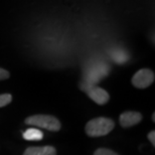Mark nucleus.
Masks as SVG:
<instances>
[{
  "mask_svg": "<svg viewBox=\"0 0 155 155\" xmlns=\"http://www.w3.org/2000/svg\"><path fill=\"white\" fill-rule=\"evenodd\" d=\"M152 121L153 122H155V114L153 113V115H152Z\"/></svg>",
  "mask_w": 155,
  "mask_h": 155,
  "instance_id": "12",
  "label": "nucleus"
},
{
  "mask_svg": "<svg viewBox=\"0 0 155 155\" xmlns=\"http://www.w3.org/2000/svg\"><path fill=\"white\" fill-rule=\"evenodd\" d=\"M84 90L86 91L87 95L95 103H97L99 105L106 104L110 99V96L107 93V91H105L104 89H102L96 85H93V84H87L86 88H84Z\"/></svg>",
  "mask_w": 155,
  "mask_h": 155,
  "instance_id": "4",
  "label": "nucleus"
},
{
  "mask_svg": "<svg viewBox=\"0 0 155 155\" xmlns=\"http://www.w3.org/2000/svg\"><path fill=\"white\" fill-rule=\"evenodd\" d=\"M8 78H9V73L6 70L0 68V81L6 80V79H8Z\"/></svg>",
  "mask_w": 155,
  "mask_h": 155,
  "instance_id": "10",
  "label": "nucleus"
},
{
  "mask_svg": "<svg viewBox=\"0 0 155 155\" xmlns=\"http://www.w3.org/2000/svg\"><path fill=\"white\" fill-rule=\"evenodd\" d=\"M154 73L149 69H141L132 78V85L135 88L145 89L154 82Z\"/></svg>",
  "mask_w": 155,
  "mask_h": 155,
  "instance_id": "3",
  "label": "nucleus"
},
{
  "mask_svg": "<svg viewBox=\"0 0 155 155\" xmlns=\"http://www.w3.org/2000/svg\"><path fill=\"white\" fill-rule=\"evenodd\" d=\"M115 123L109 118L98 117L89 121L86 125L85 131L87 135L91 137H100V136L107 135L113 130Z\"/></svg>",
  "mask_w": 155,
  "mask_h": 155,
  "instance_id": "1",
  "label": "nucleus"
},
{
  "mask_svg": "<svg viewBox=\"0 0 155 155\" xmlns=\"http://www.w3.org/2000/svg\"><path fill=\"white\" fill-rule=\"evenodd\" d=\"M12 101V96L10 94H2L0 95V108L5 107Z\"/></svg>",
  "mask_w": 155,
  "mask_h": 155,
  "instance_id": "8",
  "label": "nucleus"
},
{
  "mask_svg": "<svg viewBox=\"0 0 155 155\" xmlns=\"http://www.w3.org/2000/svg\"><path fill=\"white\" fill-rule=\"evenodd\" d=\"M23 155H57V151L51 146L43 147H28Z\"/></svg>",
  "mask_w": 155,
  "mask_h": 155,
  "instance_id": "6",
  "label": "nucleus"
},
{
  "mask_svg": "<svg viewBox=\"0 0 155 155\" xmlns=\"http://www.w3.org/2000/svg\"><path fill=\"white\" fill-rule=\"evenodd\" d=\"M42 137H43V133L38 129L30 128L23 133V138L25 140H29V141L41 140Z\"/></svg>",
  "mask_w": 155,
  "mask_h": 155,
  "instance_id": "7",
  "label": "nucleus"
},
{
  "mask_svg": "<svg viewBox=\"0 0 155 155\" xmlns=\"http://www.w3.org/2000/svg\"><path fill=\"white\" fill-rule=\"evenodd\" d=\"M148 139L151 142V144L155 146V131H151L148 133Z\"/></svg>",
  "mask_w": 155,
  "mask_h": 155,
  "instance_id": "11",
  "label": "nucleus"
},
{
  "mask_svg": "<svg viewBox=\"0 0 155 155\" xmlns=\"http://www.w3.org/2000/svg\"><path fill=\"white\" fill-rule=\"evenodd\" d=\"M94 155H118L116 152H114L111 149H107V148H99L95 151Z\"/></svg>",
  "mask_w": 155,
  "mask_h": 155,
  "instance_id": "9",
  "label": "nucleus"
},
{
  "mask_svg": "<svg viewBox=\"0 0 155 155\" xmlns=\"http://www.w3.org/2000/svg\"><path fill=\"white\" fill-rule=\"evenodd\" d=\"M27 125H33L48 131H58L61 129V122L57 118L49 115H33L25 119Z\"/></svg>",
  "mask_w": 155,
  "mask_h": 155,
  "instance_id": "2",
  "label": "nucleus"
},
{
  "mask_svg": "<svg viewBox=\"0 0 155 155\" xmlns=\"http://www.w3.org/2000/svg\"><path fill=\"white\" fill-rule=\"evenodd\" d=\"M142 120V115L139 112H133V111H128V112L123 113L120 116V124L124 128H128L140 123Z\"/></svg>",
  "mask_w": 155,
  "mask_h": 155,
  "instance_id": "5",
  "label": "nucleus"
}]
</instances>
